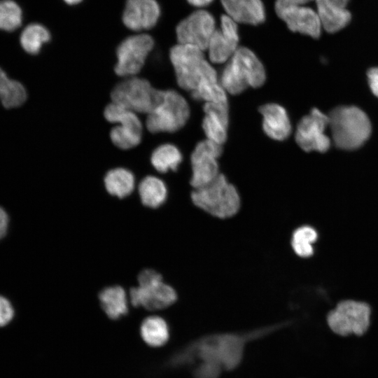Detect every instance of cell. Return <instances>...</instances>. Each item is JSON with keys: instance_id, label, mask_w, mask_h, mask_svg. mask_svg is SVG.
<instances>
[{"instance_id": "1", "label": "cell", "mask_w": 378, "mask_h": 378, "mask_svg": "<svg viewBox=\"0 0 378 378\" xmlns=\"http://www.w3.org/2000/svg\"><path fill=\"white\" fill-rule=\"evenodd\" d=\"M274 329L276 327L244 334L220 333L204 336L176 352L169 363L172 367H180L199 359L217 363L224 370H232L241 363L247 342L265 335Z\"/></svg>"}, {"instance_id": "2", "label": "cell", "mask_w": 378, "mask_h": 378, "mask_svg": "<svg viewBox=\"0 0 378 378\" xmlns=\"http://www.w3.org/2000/svg\"><path fill=\"white\" fill-rule=\"evenodd\" d=\"M169 59L178 87L189 94L203 84L218 81V73L200 48L176 43L171 47Z\"/></svg>"}, {"instance_id": "3", "label": "cell", "mask_w": 378, "mask_h": 378, "mask_svg": "<svg viewBox=\"0 0 378 378\" xmlns=\"http://www.w3.org/2000/svg\"><path fill=\"white\" fill-rule=\"evenodd\" d=\"M218 80L228 95H239L248 88L258 89L267 80L265 65L250 48L239 46L223 64Z\"/></svg>"}, {"instance_id": "4", "label": "cell", "mask_w": 378, "mask_h": 378, "mask_svg": "<svg viewBox=\"0 0 378 378\" xmlns=\"http://www.w3.org/2000/svg\"><path fill=\"white\" fill-rule=\"evenodd\" d=\"M191 109L188 99L173 88L159 89L152 111L146 115L144 126L151 134H173L188 122Z\"/></svg>"}, {"instance_id": "5", "label": "cell", "mask_w": 378, "mask_h": 378, "mask_svg": "<svg viewBox=\"0 0 378 378\" xmlns=\"http://www.w3.org/2000/svg\"><path fill=\"white\" fill-rule=\"evenodd\" d=\"M130 304L148 312L165 309L177 301L178 294L163 275L152 267H145L136 276V285L127 290Z\"/></svg>"}, {"instance_id": "6", "label": "cell", "mask_w": 378, "mask_h": 378, "mask_svg": "<svg viewBox=\"0 0 378 378\" xmlns=\"http://www.w3.org/2000/svg\"><path fill=\"white\" fill-rule=\"evenodd\" d=\"M331 135L335 145L341 149L354 150L361 146L371 133L368 115L354 106H342L328 115Z\"/></svg>"}, {"instance_id": "7", "label": "cell", "mask_w": 378, "mask_h": 378, "mask_svg": "<svg viewBox=\"0 0 378 378\" xmlns=\"http://www.w3.org/2000/svg\"><path fill=\"white\" fill-rule=\"evenodd\" d=\"M190 199L198 209L219 219L234 216L241 206L237 188L222 173L210 183L193 189Z\"/></svg>"}, {"instance_id": "8", "label": "cell", "mask_w": 378, "mask_h": 378, "mask_svg": "<svg viewBox=\"0 0 378 378\" xmlns=\"http://www.w3.org/2000/svg\"><path fill=\"white\" fill-rule=\"evenodd\" d=\"M372 315V309L369 303L343 299L328 312L326 322L329 330L337 336L362 337L370 328Z\"/></svg>"}, {"instance_id": "9", "label": "cell", "mask_w": 378, "mask_h": 378, "mask_svg": "<svg viewBox=\"0 0 378 378\" xmlns=\"http://www.w3.org/2000/svg\"><path fill=\"white\" fill-rule=\"evenodd\" d=\"M102 115L107 122L114 125L108 138L115 148L127 151L141 144L145 126L139 115L111 102L104 106Z\"/></svg>"}, {"instance_id": "10", "label": "cell", "mask_w": 378, "mask_h": 378, "mask_svg": "<svg viewBox=\"0 0 378 378\" xmlns=\"http://www.w3.org/2000/svg\"><path fill=\"white\" fill-rule=\"evenodd\" d=\"M159 88L146 78L135 76L122 78L109 92L110 102L138 115H148L153 108Z\"/></svg>"}, {"instance_id": "11", "label": "cell", "mask_w": 378, "mask_h": 378, "mask_svg": "<svg viewBox=\"0 0 378 378\" xmlns=\"http://www.w3.org/2000/svg\"><path fill=\"white\" fill-rule=\"evenodd\" d=\"M154 46V39L148 34H136L124 38L115 49L114 74L120 78L139 76Z\"/></svg>"}, {"instance_id": "12", "label": "cell", "mask_w": 378, "mask_h": 378, "mask_svg": "<svg viewBox=\"0 0 378 378\" xmlns=\"http://www.w3.org/2000/svg\"><path fill=\"white\" fill-rule=\"evenodd\" d=\"M223 146L206 139L199 141L190 155V185L193 189L203 187L215 180L220 172L218 160Z\"/></svg>"}, {"instance_id": "13", "label": "cell", "mask_w": 378, "mask_h": 378, "mask_svg": "<svg viewBox=\"0 0 378 378\" xmlns=\"http://www.w3.org/2000/svg\"><path fill=\"white\" fill-rule=\"evenodd\" d=\"M328 123V115L312 108L297 124L294 137L298 146L305 152L327 151L330 146V139L325 133Z\"/></svg>"}, {"instance_id": "14", "label": "cell", "mask_w": 378, "mask_h": 378, "mask_svg": "<svg viewBox=\"0 0 378 378\" xmlns=\"http://www.w3.org/2000/svg\"><path fill=\"white\" fill-rule=\"evenodd\" d=\"M216 29L214 16L205 10H197L176 26L177 43L194 46L206 51Z\"/></svg>"}, {"instance_id": "15", "label": "cell", "mask_w": 378, "mask_h": 378, "mask_svg": "<svg viewBox=\"0 0 378 378\" xmlns=\"http://www.w3.org/2000/svg\"><path fill=\"white\" fill-rule=\"evenodd\" d=\"M237 22L227 15L220 17V24L212 34L207 48V58L214 65L225 64L239 46Z\"/></svg>"}, {"instance_id": "16", "label": "cell", "mask_w": 378, "mask_h": 378, "mask_svg": "<svg viewBox=\"0 0 378 378\" xmlns=\"http://www.w3.org/2000/svg\"><path fill=\"white\" fill-rule=\"evenodd\" d=\"M276 15L293 31L318 38L322 25L314 10L304 5H275Z\"/></svg>"}, {"instance_id": "17", "label": "cell", "mask_w": 378, "mask_h": 378, "mask_svg": "<svg viewBox=\"0 0 378 378\" xmlns=\"http://www.w3.org/2000/svg\"><path fill=\"white\" fill-rule=\"evenodd\" d=\"M263 133L275 141L287 140L293 132V126L287 109L277 102H267L258 108Z\"/></svg>"}, {"instance_id": "18", "label": "cell", "mask_w": 378, "mask_h": 378, "mask_svg": "<svg viewBox=\"0 0 378 378\" xmlns=\"http://www.w3.org/2000/svg\"><path fill=\"white\" fill-rule=\"evenodd\" d=\"M202 111L201 127L205 139L223 146L228 138L229 103H205Z\"/></svg>"}, {"instance_id": "19", "label": "cell", "mask_w": 378, "mask_h": 378, "mask_svg": "<svg viewBox=\"0 0 378 378\" xmlns=\"http://www.w3.org/2000/svg\"><path fill=\"white\" fill-rule=\"evenodd\" d=\"M160 15V6L155 0H127L122 18L127 28L141 31L153 28Z\"/></svg>"}, {"instance_id": "20", "label": "cell", "mask_w": 378, "mask_h": 378, "mask_svg": "<svg viewBox=\"0 0 378 378\" xmlns=\"http://www.w3.org/2000/svg\"><path fill=\"white\" fill-rule=\"evenodd\" d=\"M316 13L322 27L329 33L337 32L351 20V13L346 9L349 0H315Z\"/></svg>"}, {"instance_id": "21", "label": "cell", "mask_w": 378, "mask_h": 378, "mask_svg": "<svg viewBox=\"0 0 378 378\" xmlns=\"http://www.w3.org/2000/svg\"><path fill=\"white\" fill-rule=\"evenodd\" d=\"M97 299L100 309L110 320H119L130 312L127 290L119 284L102 288L98 293Z\"/></svg>"}, {"instance_id": "22", "label": "cell", "mask_w": 378, "mask_h": 378, "mask_svg": "<svg viewBox=\"0 0 378 378\" xmlns=\"http://www.w3.org/2000/svg\"><path fill=\"white\" fill-rule=\"evenodd\" d=\"M136 176L132 170L124 166L108 169L103 177V185L107 194L119 200H124L134 193Z\"/></svg>"}, {"instance_id": "23", "label": "cell", "mask_w": 378, "mask_h": 378, "mask_svg": "<svg viewBox=\"0 0 378 378\" xmlns=\"http://www.w3.org/2000/svg\"><path fill=\"white\" fill-rule=\"evenodd\" d=\"M230 18L237 23L258 25L265 20V11L261 0H220Z\"/></svg>"}, {"instance_id": "24", "label": "cell", "mask_w": 378, "mask_h": 378, "mask_svg": "<svg viewBox=\"0 0 378 378\" xmlns=\"http://www.w3.org/2000/svg\"><path fill=\"white\" fill-rule=\"evenodd\" d=\"M136 194L144 207L158 209L168 200L169 190L166 182L154 174L144 176L138 183Z\"/></svg>"}, {"instance_id": "25", "label": "cell", "mask_w": 378, "mask_h": 378, "mask_svg": "<svg viewBox=\"0 0 378 378\" xmlns=\"http://www.w3.org/2000/svg\"><path fill=\"white\" fill-rule=\"evenodd\" d=\"M150 164L158 174L176 172L183 160V155L176 144L164 142L159 144L150 155Z\"/></svg>"}, {"instance_id": "26", "label": "cell", "mask_w": 378, "mask_h": 378, "mask_svg": "<svg viewBox=\"0 0 378 378\" xmlns=\"http://www.w3.org/2000/svg\"><path fill=\"white\" fill-rule=\"evenodd\" d=\"M139 333L143 341L151 347L164 345L170 337V329L167 322L158 315L144 318L139 326Z\"/></svg>"}, {"instance_id": "27", "label": "cell", "mask_w": 378, "mask_h": 378, "mask_svg": "<svg viewBox=\"0 0 378 378\" xmlns=\"http://www.w3.org/2000/svg\"><path fill=\"white\" fill-rule=\"evenodd\" d=\"M318 238L316 228L304 225L296 228L291 237V247L295 255L302 258H308L314 253V244Z\"/></svg>"}, {"instance_id": "28", "label": "cell", "mask_w": 378, "mask_h": 378, "mask_svg": "<svg viewBox=\"0 0 378 378\" xmlns=\"http://www.w3.org/2000/svg\"><path fill=\"white\" fill-rule=\"evenodd\" d=\"M51 35L43 25L33 23L27 25L21 33L20 42L23 50L30 54L40 52L43 44L50 41Z\"/></svg>"}, {"instance_id": "29", "label": "cell", "mask_w": 378, "mask_h": 378, "mask_svg": "<svg viewBox=\"0 0 378 378\" xmlns=\"http://www.w3.org/2000/svg\"><path fill=\"white\" fill-rule=\"evenodd\" d=\"M197 102L205 103H229L228 94L218 81L203 84L189 94Z\"/></svg>"}, {"instance_id": "30", "label": "cell", "mask_w": 378, "mask_h": 378, "mask_svg": "<svg viewBox=\"0 0 378 378\" xmlns=\"http://www.w3.org/2000/svg\"><path fill=\"white\" fill-rule=\"evenodd\" d=\"M22 20L21 8L15 1H0V29L14 31L21 25Z\"/></svg>"}, {"instance_id": "31", "label": "cell", "mask_w": 378, "mask_h": 378, "mask_svg": "<svg viewBox=\"0 0 378 378\" xmlns=\"http://www.w3.org/2000/svg\"><path fill=\"white\" fill-rule=\"evenodd\" d=\"M27 98L24 86L20 82L9 78L0 96V102L6 108H13L22 106Z\"/></svg>"}, {"instance_id": "32", "label": "cell", "mask_w": 378, "mask_h": 378, "mask_svg": "<svg viewBox=\"0 0 378 378\" xmlns=\"http://www.w3.org/2000/svg\"><path fill=\"white\" fill-rule=\"evenodd\" d=\"M222 369L217 363L201 361L193 370V378H218Z\"/></svg>"}, {"instance_id": "33", "label": "cell", "mask_w": 378, "mask_h": 378, "mask_svg": "<svg viewBox=\"0 0 378 378\" xmlns=\"http://www.w3.org/2000/svg\"><path fill=\"white\" fill-rule=\"evenodd\" d=\"M14 308L10 302L0 295V328L7 326L13 318Z\"/></svg>"}, {"instance_id": "34", "label": "cell", "mask_w": 378, "mask_h": 378, "mask_svg": "<svg viewBox=\"0 0 378 378\" xmlns=\"http://www.w3.org/2000/svg\"><path fill=\"white\" fill-rule=\"evenodd\" d=\"M368 79L372 93L378 97V67H374L368 71Z\"/></svg>"}, {"instance_id": "35", "label": "cell", "mask_w": 378, "mask_h": 378, "mask_svg": "<svg viewBox=\"0 0 378 378\" xmlns=\"http://www.w3.org/2000/svg\"><path fill=\"white\" fill-rule=\"evenodd\" d=\"M8 216L6 211L0 206V240L2 239L7 233L8 227Z\"/></svg>"}, {"instance_id": "36", "label": "cell", "mask_w": 378, "mask_h": 378, "mask_svg": "<svg viewBox=\"0 0 378 378\" xmlns=\"http://www.w3.org/2000/svg\"><path fill=\"white\" fill-rule=\"evenodd\" d=\"M9 78L6 72L0 67V96Z\"/></svg>"}, {"instance_id": "37", "label": "cell", "mask_w": 378, "mask_h": 378, "mask_svg": "<svg viewBox=\"0 0 378 378\" xmlns=\"http://www.w3.org/2000/svg\"><path fill=\"white\" fill-rule=\"evenodd\" d=\"M192 6L196 7H204L210 4L213 0H187Z\"/></svg>"}, {"instance_id": "38", "label": "cell", "mask_w": 378, "mask_h": 378, "mask_svg": "<svg viewBox=\"0 0 378 378\" xmlns=\"http://www.w3.org/2000/svg\"><path fill=\"white\" fill-rule=\"evenodd\" d=\"M63 1L69 5H75L80 3L82 0H63Z\"/></svg>"}]
</instances>
